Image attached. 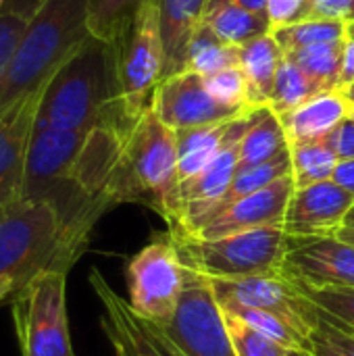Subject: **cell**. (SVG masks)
<instances>
[{"label": "cell", "mask_w": 354, "mask_h": 356, "mask_svg": "<svg viewBox=\"0 0 354 356\" xmlns=\"http://www.w3.org/2000/svg\"><path fill=\"white\" fill-rule=\"evenodd\" d=\"M38 121L67 131H90L100 123L134 125L119 86L115 42L90 35L48 79Z\"/></svg>", "instance_id": "6da1fadb"}, {"label": "cell", "mask_w": 354, "mask_h": 356, "mask_svg": "<svg viewBox=\"0 0 354 356\" xmlns=\"http://www.w3.org/2000/svg\"><path fill=\"white\" fill-rule=\"evenodd\" d=\"M90 232L73 225L52 200L21 196L0 207V280L15 290L50 271H65L88 248Z\"/></svg>", "instance_id": "7a4b0ae2"}, {"label": "cell", "mask_w": 354, "mask_h": 356, "mask_svg": "<svg viewBox=\"0 0 354 356\" xmlns=\"http://www.w3.org/2000/svg\"><path fill=\"white\" fill-rule=\"evenodd\" d=\"M108 207L138 202L156 211L171 227L182 219L177 136L148 108L131 127L121 159L106 184Z\"/></svg>", "instance_id": "3957f363"}, {"label": "cell", "mask_w": 354, "mask_h": 356, "mask_svg": "<svg viewBox=\"0 0 354 356\" xmlns=\"http://www.w3.org/2000/svg\"><path fill=\"white\" fill-rule=\"evenodd\" d=\"M90 35L88 0H46L27 21L8 60L0 111L21 96L42 90Z\"/></svg>", "instance_id": "277c9868"}, {"label": "cell", "mask_w": 354, "mask_h": 356, "mask_svg": "<svg viewBox=\"0 0 354 356\" xmlns=\"http://www.w3.org/2000/svg\"><path fill=\"white\" fill-rule=\"evenodd\" d=\"M186 267L211 280H242L284 273L288 234L284 225L246 229L221 238L169 232Z\"/></svg>", "instance_id": "5b68a950"}, {"label": "cell", "mask_w": 354, "mask_h": 356, "mask_svg": "<svg viewBox=\"0 0 354 356\" xmlns=\"http://www.w3.org/2000/svg\"><path fill=\"white\" fill-rule=\"evenodd\" d=\"M21 356H75L67 319V273L50 271L13 292Z\"/></svg>", "instance_id": "8992f818"}, {"label": "cell", "mask_w": 354, "mask_h": 356, "mask_svg": "<svg viewBox=\"0 0 354 356\" xmlns=\"http://www.w3.org/2000/svg\"><path fill=\"white\" fill-rule=\"evenodd\" d=\"M119 86L125 111L140 119L152 108V98L163 81V40L156 0H146L115 40Z\"/></svg>", "instance_id": "52a82bcc"}, {"label": "cell", "mask_w": 354, "mask_h": 356, "mask_svg": "<svg viewBox=\"0 0 354 356\" xmlns=\"http://www.w3.org/2000/svg\"><path fill=\"white\" fill-rule=\"evenodd\" d=\"M129 309L156 325L169 323L186 284V265L167 232L136 252L125 267Z\"/></svg>", "instance_id": "ba28073f"}, {"label": "cell", "mask_w": 354, "mask_h": 356, "mask_svg": "<svg viewBox=\"0 0 354 356\" xmlns=\"http://www.w3.org/2000/svg\"><path fill=\"white\" fill-rule=\"evenodd\" d=\"M159 327L184 356H238L211 280L190 267L173 317Z\"/></svg>", "instance_id": "9c48e42d"}, {"label": "cell", "mask_w": 354, "mask_h": 356, "mask_svg": "<svg viewBox=\"0 0 354 356\" xmlns=\"http://www.w3.org/2000/svg\"><path fill=\"white\" fill-rule=\"evenodd\" d=\"M211 280V277H209ZM215 298L223 311L261 309L280 315L309 340L315 305L286 275H259L242 280H211Z\"/></svg>", "instance_id": "30bf717a"}, {"label": "cell", "mask_w": 354, "mask_h": 356, "mask_svg": "<svg viewBox=\"0 0 354 356\" xmlns=\"http://www.w3.org/2000/svg\"><path fill=\"white\" fill-rule=\"evenodd\" d=\"M284 273L309 290H354V246L338 236H288Z\"/></svg>", "instance_id": "8fae6325"}, {"label": "cell", "mask_w": 354, "mask_h": 356, "mask_svg": "<svg viewBox=\"0 0 354 356\" xmlns=\"http://www.w3.org/2000/svg\"><path fill=\"white\" fill-rule=\"evenodd\" d=\"M152 111L175 131L232 121L248 113L213 98L204 88L202 77L192 71H184L161 81L152 98Z\"/></svg>", "instance_id": "7c38bea8"}, {"label": "cell", "mask_w": 354, "mask_h": 356, "mask_svg": "<svg viewBox=\"0 0 354 356\" xmlns=\"http://www.w3.org/2000/svg\"><path fill=\"white\" fill-rule=\"evenodd\" d=\"M90 286L102 305L100 327L111 346H121L131 356H184L156 323L138 317L129 309L127 300L108 286L98 269H92Z\"/></svg>", "instance_id": "4fadbf2b"}, {"label": "cell", "mask_w": 354, "mask_h": 356, "mask_svg": "<svg viewBox=\"0 0 354 356\" xmlns=\"http://www.w3.org/2000/svg\"><path fill=\"white\" fill-rule=\"evenodd\" d=\"M42 92L44 88L25 94L0 111V207L23 196L27 152Z\"/></svg>", "instance_id": "5bb4252c"}, {"label": "cell", "mask_w": 354, "mask_h": 356, "mask_svg": "<svg viewBox=\"0 0 354 356\" xmlns=\"http://www.w3.org/2000/svg\"><path fill=\"white\" fill-rule=\"evenodd\" d=\"M88 131H67L35 121L27 152L23 196H40L48 188L69 181Z\"/></svg>", "instance_id": "9a60e30c"}, {"label": "cell", "mask_w": 354, "mask_h": 356, "mask_svg": "<svg viewBox=\"0 0 354 356\" xmlns=\"http://www.w3.org/2000/svg\"><path fill=\"white\" fill-rule=\"evenodd\" d=\"M354 196L334 179L296 188L284 219L288 236H336L344 225Z\"/></svg>", "instance_id": "2e32d148"}, {"label": "cell", "mask_w": 354, "mask_h": 356, "mask_svg": "<svg viewBox=\"0 0 354 356\" xmlns=\"http://www.w3.org/2000/svg\"><path fill=\"white\" fill-rule=\"evenodd\" d=\"M294 177L286 175L271 186L248 194L234 204L219 211L213 219H209L196 234L198 238H221L246 229L257 227H271V225H284L286 211L290 204V198L294 194Z\"/></svg>", "instance_id": "e0dca14e"}, {"label": "cell", "mask_w": 354, "mask_h": 356, "mask_svg": "<svg viewBox=\"0 0 354 356\" xmlns=\"http://www.w3.org/2000/svg\"><path fill=\"white\" fill-rule=\"evenodd\" d=\"M209 2L211 0H156L165 54L163 81L186 71L188 46L196 29L202 25Z\"/></svg>", "instance_id": "ac0fdd59"}, {"label": "cell", "mask_w": 354, "mask_h": 356, "mask_svg": "<svg viewBox=\"0 0 354 356\" xmlns=\"http://www.w3.org/2000/svg\"><path fill=\"white\" fill-rule=\"evenodd\" d=\"M348 102L340 90L321 92L315 98L307 100L292 113L280 117L286 129L290 144L300 142H317L325 140L346 117H348Z\"/></svg>", "instance_id": "d6986e66"}, {"label": "cell", "mask_w": 354, "mask_h": 356, "mask_svg": "<svg viewBox=\"0 0 354 356\" xmlns=\"http://www.w3.org/2000/svg\"><path fill=\"white\" fill-rule=\"evenodd\" d=\"M284 60V50L271 33L252 40L240 48V69L246 79V98L250 108L269 106L277 69Z\"/></svg>", "instance_id": "ffe728a7"}, {"label": "cell", "mask_w": 354, "mask_h": 356, "mask_svg": "<svg viewBox=\"0 0 354 356\" xmlns=\"http://www.w3.org/2000/svg\"><path fill=\"white\" fill-rule=\"evenodd\" d=\"M236 119L202 125L192 129H179L177 136V171L182 188L194 181L221 152Z\"/></svg>", "instance_id": "44dd1931"}, {"label": "cell", "mask_w": 354, "mask_h": 356, "mask_svg": "<svg viewBox=\"0 0 354 356\" xmlns=\"http://www.w3.org/2000/svg\"><path fill=\"white\" fill-rule=\"evenodd\" d=\"M288 148L290 142L282 125V119L269 106L252 108L250 123L240 140L238 171L269 163L271 159L280 156Z\"/></svg>", "instance_id": "7402d4cb"}, {"label": "cell", "mask_w": 354, "mask_h": 356, "mask_svg": "<svg viewBox=\"0 0 354 356\" xmlns=\"http://www.w3.org/2000/svg\"><path fill=\"white\" fill-rule=\"evenodd\" d=\"M202 23L209 25L230 46H246L252 40L273 31L267 13H255L230 0H211Z\"/></svg>", "instance_id": "603a6c76"}, {"label": "cell", "mask_w": 354, "mask_h": 356, "mask_svg": "<svg viewBox=\"0 0 354 356\" xmlns=\"http://www.w3.org/2000/svg\"><path fill=\"white\" fill-rule=\"evenodd\" d=\"M232 67H240V48L230 46L209 25L202 23L190 40L186 71L207 77Z\"/></svg>", "instance_id": "cb8c5ba5"}, {"label": "cell", "mask_w": 354, "mask_h": 356, "mask_svg": "<svg viewBox=\"0 0 354 356\" xmlns=\"http://www.w3.org/2000/svg\"><path fill=\"white\" fill-rule=\"evenodd\" d=\"M344 42L321 44L305 50L284 52L307 77H311L321 90H340L342 65H344Z\"/></svg>", "instance_id": "d4e9b609"}, {"label": "cell", "mask_w": 354, "mask_h": 356, "mask_svg": "<svg viewBox=\"0 0 354 356\" xmlns=\"http://www.w3.org/2000/svg\"><path fill=\"white\" fill-rule=\"evenodd\" d=\"M290 156L296 188H307L319 181L334 179L336 167L340 165V159L332 150L328 140L290 144Z\"/></svg>", "instance_id": "484cf974"}, {"label": "cell", "mask_w": 354, "mask_h": 356, "mask_svg": "<svg viewBox=\"0 0 354 356\" xmlns=\"http://www.w3.org/2000/svg\"><path fill=\"white\" fill-rule=\"evenodd\" d=\"M321 92H325V90H321L311 77H307L284 54V60H282V65L277 69L273 92H271V98H269V108L277 117H284V115L292 113L294 108H298L300 104H305L307 100L315 98Z\"/></svg>", "instance_id": "4316f807"}, {"label": "cell", "mask_w": 354, "mask_h": 356, "mask_svg": "<svg viewBox=\"0 0 354 356\" xmlns=\"http://www.w3.org/2000/svg\"><path fill=\"white\" fill-rule=\"evenodd\" d=\"M275 42L284 52L305 50L321 44L344 42L346 40V23L342 21H325V19H307L292 25H282L271 31Z\"/></svg>", "instance_id": "83f0119b"}, {"label": "cell", "mask_w": 354, "mask_h": 356, "mask_svg": "<svg viewBox=\"0 0 354 356\" xmlns=\"http://www.w3.org/2000/svg\"><path fill=\"white\" fill-rule=\"evenodd\" d=\"M146 0H88L90 33L115 42Z\"/></svg>", "instance_id": "f1b7e54d"}, {"label": "cell", "mask_w": 354, "mask_h": 356, "mask_svg": "<svg viewBox=\"0 0 354 356\" xmlns=\"http://www.w3.org/2000/svg\"><path fill=\"white\" fill-rule=\"evenodd\" d=\"M309 353L313 356H354V334L334 323L317 305L311 315Z\"/></svg>", "instance_id": "f546056e"}, {"label": "cell", "mask_w": 354, "mask_h": 356, "mask_svg": "<svg viewBox=\"0 0 354 356\" xmlns=\"http://www.w3.org/2000/svg\"><path fill=\"white\" fill-rule=\"evenodd\" d=\"M227 313L238 315L250 327H255L263 336L275 340L277 344L286 346L288 350H309L307 336H303L292 323H288L286 319H282L275 313L261 311V309H236V311H227Z\"/></svg>", "instance_id": "4dcf8cb0"}, {"label": "cell", "mask_w": 354, "mask_h": 356, "mask_svg": "<svg viewBox=\"0 0 354 356\" xmlns=\"http://www.w3.org/2000/svg\"><path fill=\"white\" fill-rule=\"evenodd\" d=\"M223 311V309H221ZM225 325L232 338V344L236 348L238 356H286L288 348L277 344L275 340L263 336L255 327H250L244 319H240L234 313L223 311Z\"/></svg>", "instance_id": "1f68e13d"}, {"label": "cell", "mask_w": 354, "mask_h": 356, "mask_svg": "<svg viewBox=\"0 0 354 356\" xmlns=\"http://www.w3.org/2000/svg\"><path fill=\"white\" fill-rule=\"evenodd\" d=\"M204 88L211 92L213 98H217L219 102L234 106V108H242V111H252L248 106V98H246V79L240 67H232V69H223L219 73L207 75L202 77Z\"/></svg>", "instance_id": "d6a6232c"}, {"label": "cell", "mask_w": 354, "mask_h": 356, "mask_svg": "<svg viewBox=\"0 0 354 356\" xmlns=\"http://www.w3.org/2000/svg\"><path fill=\"white\" fill-rule=\"evenodd\" d=\"M300 292L313 305H317L321 311H325L334 323L342 325L344 330L354 334V290H336V288L309 290V288H300Z\"/></svg>", "instance_id": "836d02e7"}, {"label": "cell", "mask_w": 354, "mask_h": 356, "mask_svg": "<svg viewBox=\"0 0 354 356\" xmlns=\"http://www.w3.org/2000/svg\"><path fill=\"white\" fill-rule=\"evenodd\" d=\"M25 25H27V21L17 15H10V13L0 15V92H2L8 60L17 48V42H19Z\"/></svg>", "instance_id": "e575fe53"}, {"label": "cell", "mask_w": 354, "mask_h": 356, "mask_svg": "<svg viewBox=\"0 0 354 356\" xmlns=\"http://www.w3.org/2000/svg\"><path fill=\"white\" fill-rule=\"evenodd\" d=\"M311 0H267V17L275 27L292 25L309 19Z\"/></svg>", "instance_id": "d590c367"}, {"label": "cell", "mask_w": 354, "mask_h": 356, "mask_svg": "<svg viewBox=\"0 0 354 356\" xmlns=\"http://www.w3.org/2000/svg\"><path fill=\"white\" fill-rule=\"evenodd\" d=\"M309 19L325 21H354V0H311Z\"/></svg>", "instance_id": "8d00e7d4"}, {"label": "cell", "mask_w": 354, "mask_h": 356, "mask_svg": "<svg viewBox=\"0 0 354 356\" xmlns=\"http://www.w3.org/2000/svg\"><path fill=\"white\" fill-rule=\"evenodd\" d=\"M325 140L332 146V150L338 154L340 161L354 159V117L348 115Z\"/></svg>", "instance_id": "74e56055"}, {"label": "cell", "mask_w": 354, "mask_h": 356, "mask_svg": "<svg viewBox=\"0 0 354 356\" xmlns=\"http://www.w3.org/2000/svg\"><path fill=\"white\" fill-rule=\"evenodd\" d=\"M46 0H6L4 4V13H10V15H17L25 21H29L44 4Z\"/></svg>", "instance_id": "f35d334b"}, {"label": "cell", "mask_w": 354, "mask_h": 356, "mask_svg": "<svg viewBox=\"0 0 354 356\" xmlns=\"http://www.w3.org/2000/svg\"><path fill=\"white\" fill-rule=\"evenodd\" d=\"M334 181L340 184L346 192H351L354 196V159L340 161V165L336 167V173H334Z\"/></svg>", "instance_id": "ab89813d"}, {"label": "cell", "mask_w": 354, "mask_h": 356, "mask_svg": "<svg viewBox=\"0 0 354 356\" xmlns=\"http://www.w3.org/2000/svg\"><path fill=\"white\" fill-rule=\"evenodd\" d=\"M354 83V40H346L344 44V65H342V79L340 90Z\"/></svg>", "instance_id": "60d3db41"}, {"label": "cell", "mask_w": 354, "mask_h": 356, "mask_svg": "<svg viewBox=\"0 0 354 356\" xmlns=\"http://www.w3.org/2000/svg\"><path fill=\"white\" fill-rule=\"evenodd\" d=\"M234 4H240L248 10H255V13H267V0H230Z\"/></svg>", "instance_id": "b9f144b4"}, {"label": "cell", "mask_w": 354, "mask_h": 356, "mask_svg": "<svg viewBox=\"0 0 354 356\" xmlns=\"http://www.w3.org/2000/svg\"><path fill=\"white\" fill-rule=\"evenodd\" d=\"M15 292V282L13 280H0V302L10 298Z\"/></svg>", "instance_id": "7bdbcfd3"}, {"label": "cell", "mask_w": 354, "mask_h": 356, "mask_svg": "<svg viewBox=\"0 0 354 356\" xmlns=\"http://www.w3.org/2000/svg\"><path fill=\"white\" fill-rule=\"evenodd\" d=\"M336 236H338L340 240H344V242H348V244H353L354 246V227H344V225H342V227L338 229Z\"/></svg>", "instance_id": "ee69618b"}, {"label": "cell", "mask_w": 354, "mask_h": 356, "mask_svg": "<svg viewBox=\"0 0 354 356\" xmlns=\"http://www.w3.org/2000/svg\"><path fill=\"white\" fill-rule=\"evenodd\" d=\"M342 94H344V98H346V102H348V106H354V83H351L348 88H344V90H340Z\"/></svg>", "instance_id": "f6af8a7d"}, {"label": "cell", "mask_w": 354, "mask_h": 356, "mask_svg": "<svg viewBox=\"0 0 354 356\" xmlns=\"http://www.w3.org/2000/svg\"><path fill=\"white\" fill-rule=\"evenodd\" d=\"M344 227H354V207L348 211V215L344 219Z\"/></svg>", "instance_id": "bcb514c9"}, {"label": "cell", "mask_w": 354, "mask_h": 356, "mask_svg": "<svg viewBox=\"0 0 354 356\" xmlns=\"http://www.w3.org/2000/svg\"><path fill=\"white\" fill-rule=\"evenodd\" d=\"M346 40H354V21L346 23Z\"/></svg>", "instance_id": "7dc6e473"}, {"label": "cell", "mask_w": 354, "mask_h": 356, "mask_svg": "<svg viewBox=\"0 0 354 356\" xmlns=\"http://www.w3.org/2000/svg\"><path fill=\"white\" fill-rule=\"evenodd\" d=\"M286 356H313L309 350H288Z\"/></svg>", "instance_id": "c3c4849f"}, {"label": "cell", "mask_w": 354, "mask_h": 356, "mask_svg": "<svg viewBox=\"0 0 354 356\" xmlns=\"http://www.w3.org/2000/svg\"><path fill=\"white\" fill-rule=\"evenodd\" d=\"M4 4H6V0H0V15L4 13Z\"/></svg>", "instance_id": "681fc988"}, {"label": "cell", "mask_w": 354, "mask_h": 356, "mask_svg": "<svg viewBox=\"0 0 354 356\" xmlns=\"http://www.w3.org/2000/svg\"><path fill=\"white\" fill-rule=\"evenodd\" d=\"M348 115H351V117H354V106H351V111H348Z\"/></svg>", "instance_id": "f907efd6"}]
</instances>
